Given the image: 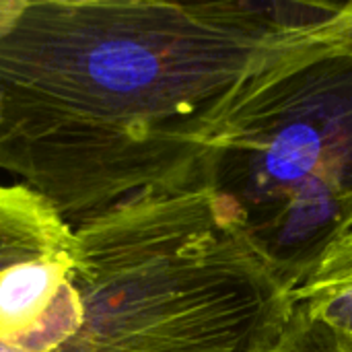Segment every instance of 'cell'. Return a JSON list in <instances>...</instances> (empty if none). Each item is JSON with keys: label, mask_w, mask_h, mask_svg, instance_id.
<instances>
[{"label": "cell", "mask_w": 352, "mask_h": 352, "mask_svg": "<svg viewBox=\"0 0 352 352\" xmlns=\"http://www.w3.org/2000/svg\"><path fill=\"white\" fill-rule=\"evenodd\" d=\"M293 305L352 342V229L320 254L293 289Z\"/></svg>", "instance_id": "cell-4"}, {"label": "cell", "mask_w": 352, "mask_h": 352, "mask_svg": "<svg viewBox=\"0 0 352 352\" xmlns=\"http://www.w3.org/2000/svg\"><path fill=\"white\" fill-rule=\"evenodd\" d=\"M344 6L346 8H342V23H344V27L352 29V2H346Z\"/></svg>", "instance_id": "cell-8"}, {"label": "cell", "mask_w": 352, "mask_h": 352, "mask_svg": "<svg viewBox=\"0 0 352 352\" xmlns=\"http://www.w3.org/2000/svg\"><path fill=\"white\" fill-rule=\"evenodd\" d=\"M264 352H352V342L293 305L280 334Z\"/></svg>", "instance_id": "cell-6"}, {"label": "cell", "mask_w": 352, "mask_h": 352, "mask_svg": "<svg viewBox=\"0 0 352 352\" xmlns=\"http://www.w3.org/2000/svg\"><path fill=\"white\" fill-rule=\"evenodd\" d=\"M322 29L192 132L208 182L291 289L352 229V54Z\"/></svg>", "instance_id": "cell-2"}, {"label": "cell", "mask_w": 352, "mask_h": 352, "mask_svg": "<svg viewBox=\"0 0 352 352\" xmlns=\"http://www.w3.org/2000/svg\"><path fill=\"white\" fill-rule=\"evenodd\" d=\"M322 33H324V37H328L332 43H336V45H340V47L349 50L352 54V29L334 27V25H332V19H330V21L324 25Z\"/></svg>", "instance_id": "cell-7"}, {"label": "cell", "mask_w": 352, "mask_h": 352, "mask_svg": "<svg viewBox=\"0 0 352 352\" xmlns=\"http://www.w3.org/2000/svg\"><path fill=\"white\" fill-rule=\"evenodd\" d=\"M74 229L23 184H0V276L21 264L66 256Z\"/></svg>", "instance_id": "cell-3"}, {"label": "cell", "mask_w": 352, "mask_h": 352, "mask_svg": "<svg viewBox=\"0 0 352 352\" xmlns=\"http://www.w3.org/2000/svg\"><path fill=\"white\" fill-rule=\"evenodd\" d=\"M70 266V252L21 264L0 276V338L27 330L52 303Z\"/></svg>", "instance_id": "cell-5"}, {"label": "cell", "mask_w": 352, "mask_h": 352, "mask_svg": "<svg viewBox=\"0 0 352 352\" xmlns=\"http://www.w3.org/2000/svg\"><path fill=\"white\" fill-rule=\"evenodd\" d=\"M338 2L0 0V169L68 225L202 169L194 128Z\"/></svg>", "instance_id": "cell-1"}]
</instances>
